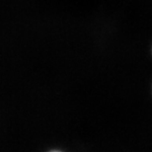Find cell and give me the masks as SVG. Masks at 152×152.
<instances>
[{
    "label": "cell",
    "instance_id": "cell-1",
    "mask_svg": "<svg viewBox=\"0 0 152 152\" xmlns=\"http://www.w3.org/2000/svg\"><path fill=\"white\" fill-rule=\"evenodd\" d=\"M53 152H58V151H53Z\"/></svg>",
    "mask_w": 152,
    "mask_h": 152
}]
</instances>
